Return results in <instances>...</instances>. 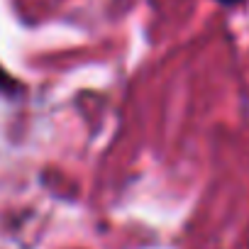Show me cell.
<instances>
[{"label":"cell","instance_id":"6da1fadb","mask_svg":"<svg viewBox=\"0 0 249 249\" xmlns=\"http://www.w3.org/2000/svg\"><path fill=\"white\" fill-rule=\"evenodd\" d=\"M217 3H220V5H239L242 0H217Z\"/></svg>","mask_w":249,"mask_h":249}]
</instances>
